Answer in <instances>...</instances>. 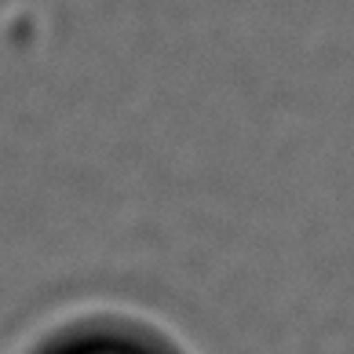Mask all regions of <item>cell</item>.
Instances as JSON below:
<instances>
[{"label": "cell", "mask_w": 354, "mask_h": 354, "mask_svg": "<svg viewBox=\"0 0 354 354\" xmlns=\"http://www.w3.org/2000/svg\"><path fill=\"white\" fill-rule=\"evenodd\" d=\"M66 354H147V351H136L124 344H88V347H73Z\"/></svg>", "instance_id": "cell-1"}]
</instances>
